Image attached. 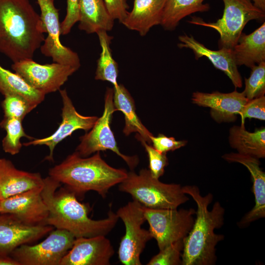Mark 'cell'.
<instances>
[{"mask_svg": "<svg viewBox=\"0 0 265 265\" xmlns=\"http://www.w3.org/2000/svg\"><path fill=\"white\" fill-rule=\"evenodd\" d=\"M60 185L50 176L44 179L41 195L48 211V225L67 230L76 238L106 236L113 229L119 217L111 209L106 218L92 219L74 192L64 188L56 191Z\"/></svg>", "mask_w": 265, "mask_h": 265, "instance_id": "cell-1", "label": "cell"}, {"mask_svg": "<svg viewBox=\"0 0 265 265\" xmlns=\"http://www.w3.org/2000/svg\"><path fill=\"white\" fill-rule=\"evenodd\" d=\"M44 33V24L28 0H0V53L13 63L32 59Z\"/></svg>", "mask_w": 265, "mask_h": 265, "instance_id": "cell-2", "label": "cell"}, {"mask_svg": "<svg viewBox=\"0 0 265 265\" xmlns=\"http://www.w3.org/2000/svg\"><path fill=\"white\" fill-rule=\"evenodd\" d=\"M184 192L190 196L197 206L196 218L191 229L183 239L182 265H213L216 263V246L224 236L214 233L224 224L225 209L219 202L212 208L208 207L213 195L209 193L203 196L194 185L183 186Z\"/></svg>", "mask_w": 265, "mask_h": 265, "instance_id": "cell-3", "label": "cell"}, {"mask_svg": "<svg viewBox=\"0 0 265 265\" xmlns=\"http://www.w3.org/2000/svg\"><path fill=\"white\" fill-rule=\"evenodd\" d=\"M100 152L84 158L75 152L51 168L49 176L65 185L77 197L93 190L105 198L111 187L126 178L128 172L110 166L102 158Z\"/></svg>", "mask_w": 265, "mask_h": 265, "instance_id": "cell-4", "label": "cell"}, {"mask_svg": "<svg viewBox=\"0 0 265 265\" xmlns=\"http://www.w3.org/2000/svg\"><path fill=\"white\" fill-rule=\"evenodd\" d=\"M119 189L129 193L133 200L149 209H177L189 200L181 185L162 183L146 168L138 174L128 172L126 178L119 184Z\"/></svg>", "mask_w": 265, "mask_h": 265, "instance_id": "cell-5", "label": "cell"}, {"mask_svg": "<svg viewBox=\"0 0 265 265\" xmlns=\"http://www.w3.org/2000/svg\"><path fill=\"white\" fill-rule=\"evenodd\" d=\"M222 0L224 5L223 15L216 22L207 23L193 17L188 22L214 29L220 35L219 47L233 49L246 24L253 20H263L265 12L256 7L251 0Z\"/></svg>", "mask_w": 265, "mask_h": 265, "instance_id": "cell-6", "label": "cell"}, {"mask_svg": "<svg viewBox=\"0 0 265 265\" xmlns=\"http://www.w3.org/2000/svg\"><path fill=\"white\" fill-rule=\"evenodd\" d=\"M144 212L149 231L159 250L187 235L193 225L196 212L192 208L154 209L144 207Z\"/></svg>", "mask_w": 265, "mask_h": 265, "instance_id": "cell-7", "label": "cell"}, {"mask_svg": "<svg viewBox=\"0 0 265 265\" xmlns=\"http://www.w3.org/2000/svg\"><path fill=\"white\" fill-rule=\"evenodd\" d=\"M115 111L113 89L107 88L103 115L98 118L89 132L80 137V143L75 152L82 157H87L98 151L110 150L121 158L132 170L137 165L139 159L136 156H128L123 154L117 146L110 128L112 114Z\"/></svg>", "mask_w": 265, "mask_h": 265, "instance_id": "cell-8", "label": "cell"}, {"mask_svg": "<svg viewBox=\"0 0 265 265\" xmlns=\"http://www.w3.org/2000/svg\"><path fill=\"white\" fill-rule=\"evenodd\" d=\"M125 226L118 254L124 265H141L140 255L152 237L149 230L142 228L146 221L144 207L136 201L129 202L116 212Z\"/></svg>", "mask_w": 265, "mask_h": 265, "instance_id": "cell-9", "label": "cell"}, {"mask_svg": "<svg viewBox=\"0 0 265 265\" xmlns=\"http://www.w3.org/2000/svg\"><path fill=\"white\" fill-rule=\"evenodd\" d=\"M76 238L70 232L56 229L40 243L21 245L9 255L20 265H59L73 246Z\"/></svg>", "mask_w": 265, "mask_h": 265, "instance_id": "cell-10", "label": "cell"}, {"mask_svg": "<svg viewBox=\"0 0 265 265\" xmlns=\"http://www.w3.org/2000/svg\"><path fill=\"white\" fill-rule=\"evenodd\" d=\"M11 67L29 85L45 95L59 90L68 78L78 70L72 66L56 62L39 64L32 59L14 62Z\"/></svg>", "mask_w": 265, "mask_h": 265, "instance_id": "cell-11", "label": "cell"}, {"mask_svg": "<svg viewBox=\"0 0 265 265\" xmlns=\"http://www.w3.org/2000/svg\"><path fill=\"white\" fill-rule=\"evenodd\" d=\"M40 9V18L48 35L40 47L41 53L51 57L53 62L69 65L77 68L80 66L78 53L63 45L60 40V23L58 9L54 0H36Z\"/></svg>", "mask_w": 265, "mask_h": 265, "instance_id": "cell-12", "label": "cell"}, {"mask_svg": "<svg viewBox=\"0 0 265 265\" xmlns=\"http://www.w3.org/2000/svg\"><path fill=\"white\" fill-rule=\"evenodd\" d=\"M62 102V121L56 131L51 135L41 139H34L24 143V146L45 145L50 150L49 155L46 160L53 161V151L55 146L77 130L85 132L91 130L98 118L97 116H85L78 113L68 96L66 89H59Z\"/></svg>", "mask_w": 265, "mask_h": 265, "instance_id": "cell-13", "label": "cell"}, {"mask_svg": "<svg viewBox=\"0 0 265 265\" xmlns=\"http://www.w3.org/2000/svg\"><path fill=\"white\" fill-rule=\"evenodd\" d=\"M42 188L31 189L1 200L0 213L12 214L29 225H48V211L42 197Z\"/></svg>", "mask_w": 265, "mask_h": 265, "instance_id": "cell-14", "label": "cell"}, {"mask_svg": "<svg viewBox=\"0 0 265 265\" xmlns=\"http://www.w3.org/2000/svg\"><path fill=\"white\" fill-rule=\"evenodd\" d=\"M114 254L113 247L106 236L78 238L59 265H109Z\"/></svg>", "mask_w": 265, "mask_h": 265, "instance_id": "cell-15", "label": "cell"}, {"mask_svg": "<svg viewBox=\"0 0 265 265\" xmlns=\"http://www.w3.org/2000/svg\"><path fill=\"white\" fill-rule=\"evenodd\" d=\"M53 229L49 225H29L12 214H1L0 255H9L18 247L39 239Z\"/></svg>", "mask_w": 265, "mask_h": 265, "instance_id": "cell-16", "label": "cell"}, {"mask_svg": "<svg viewBox=\"0 0 265 265\" xmlns=\"http://www.w3.org/2000/svg\"><path fill=\"white\" fill-rule=\"evenodd\" d=\"M248 101L243 92L236 90L226 93L196 91L191 97L193 104L210 108L212 118L219 123L235 121Z\"/></svg>", "mask_w": 265, "mask_h": 265, "instance_id": "cell-17", "label": "cell"}, {"mask_svg": "<svg viewBox=\"0 0 265 265\" xmlns=\"http://www.w3.org/2000/svg\"><path fill=\"white\" fill-rule=\"evenodd\" d=\"M222 158L229 162H238L245 166L249 171L253 183L252 190L255 205L238 223L239 227L247 226L251 222L265 216V173L261 168L258 159L238 153L224 155Z\"/></svg>", "mask_w": 265, "mask_h": 265, "instance_id": "cell-18", "label": "cell"}, {"mask_svg": "<svg viewBox=\"0 0 265 265\" xmlns=\"http://www.w3.org/2000/svg\"><path fill=\"white\" fill-rule=\"evenodd\" d=\"M180 48H187L192 51L195 58L207 57L215 68L223 72L231 80L235 88H241L242 79L234 58L233 49L221 48L212 50L196 40L192 35L185 34L179 36Z\"/></svg>", "mask_w": 265, "mask_h": 265, "instance_id": "cell-19", "label": "cell"}, {"mask_svg": "<svg viewBox=\"0 0 265 265\" xmlns=\"http://www.w3.org/2000/svg\"><path fill=\"white\" fill-rule=\"evenodd\" d=\"M43 186L44 179L39 173L18 170L10 160L0 158V201Z\"/></svg>", "mask_w": 265, "mask_h": 265, "instance_id": "cell-20", "label": "cell"}, {"mask_svg": "<svg viewBox=\"0 0 265 265\" xmlns=\"http://www.w3.org/2000/svg\"><path fill=\"white\" fill-rule=\"evenodd\" d=\"M166 0H134L133 6L122 24L144 36L155 26L160 25Z\"/></svg>", "mask_w": 265, "mask_h": 265, "instance_id": "cell-21", "label": "cell"}, {"mask_svg": "<svg viewBox=\"0 0 265 265\" xmlns=\"http://www.w3.org/2000/svg\"><path fill=\"white\" fill-rule=\"evenodd\" d=\"M233 52L237 66L251 68L265 61V23L249 34L242 32Z\"/></svg>", "mask_w": 265, "mask_h": 265, "instance_id": "cell-22", "label": "cell"}, {"mask_svg": "<svg viewBox=\"0 0 265 265\" xmlns=\"http://www.w3.org/2000/svg\"><path fill=\"white\" fill-rule=\"evenodd\" d=\"M113 103L115 110H120L124 115L125 126L123 133L129 135L137 133L136 138L151 144L150 137L153 134L143 125L135 112L134 101L129 92L122 84L113 88Z\"/></svg>", "mask_w": 265, "mask_h": 265, "instance_id": "cell-23", "label": "cell"}, {"mask_svg": "<svg viewBox=\"0 0 265 265\" xmlns=\"http://www.w3.org/2000/svg\"><path fill=\"white\" fill-rule=\"evenodd\" d=\"M79 6L80 30L92 34L100 30L109 31L112 29L114 20L104 0H79Z\"/></svg>", "mask_w": 265, "mask_h": 265, "instance_id": "cell-24", "label": "cell"}, {"mask_svg": "<svg viewBox=\"0 0 265 265\" xmlns=\"http://www.w3.org/2000/svg\"><path fill=\"white\" fill-rule=\"evenodd\" d=\"M229 143L238 153L258 159L265 157V129L247 131L244 124L234 126L229 130Z\"/></svg>", "mask_w": 265, "mask_h": 265, "instance_id": "cell-25", "label": "cell"}, {"mask_svg": "<svg viewBox=\"0 0 265 265\" xmlns=\"http://www.w3.org/2000/svg\"><path fill=\"white\" fill-rule=\"evenodd\" d=\"M205 0H166L160 25L166 30H172L180 21L186 16L197 12H205L210 9Z\"/></svg>", "mask_w": 265, "mask_h": 265, "instance_id": "cell-26", "label": "cell"}, {"mask_svg": "<svg viewBox=\"0 0 265 265\" xmlns=\"http://www.w3.org/2000/svg\"><path fill=\"white\" fill-rule=\"evenodd\" d=\"M0 93L4 96L19 95L38 105L45 99V94L29 85L20 75L2 67L0 64Z\"/></svg>", "mask_w": 265, "mask_h": 265, "instance_id": "cell-27", "label": "cell"}, {"mask_svg": "<svg viewBox=\"0 0 265 265\" xmlns=\"http://www.w3.org/2000/svg\"><path fill=\"white\" fill-rule=\"evenodd\" d=\"M101 48L100 57L97 60L95 79L96 80L106 81L117 86L118 66L112 57L110 47L113 37L107 34V31L100 30L96 32Z\"/></svg>", "mask_w": 265, "mask_h": 265, "instance_id": "cell-28", "label": "cell"}, {"mask_svg": "<svg viewBox=\"0 0 265 265\" xmlns=\"http://www.w3.org/2000/svg\"><path fill=\"white\" fill-rule=\"evenodd\" d=\"M22 120L12 117H4L0 126L6 131V134L2 140V147L5 153L14 155L18 154L22 147V137L33 138L27 135L23 127Z\"/></svg>", "mask_w": 265, "mask_h": 265, "instance_id": "cell-29", "label": "cell"}, {"mask_svg": "<svg viewBox=\"0 0 265 265\" xmlns=\"http://www.w3.org/2000/svg\"><path fill=\"white\" fill-rule=\"evenodd\" d=\"M37 106L24 97L16 94L4 96V99L1 102L4 117L15 118L21 120Z\"/></svg>", "mask_w": 265, "mask_h": 265, "instance_id": "cell-30", "label": "cell"}, {"mask_svg": "<svg viewBox=\"0 0 265 265\" xmlns=\"http://www.w3.org/2000/svg\"><path fill=\"white\" fill-rule=\"evenodd\" d=\"M248 78H245L243 91L248 100L264 96L265 93V61L251 67Z\"/></svg>", "mask_w": 265, "mask_h": 265, "instance_id": "cell-31", "label": "cell"}, {"mask_svg": "<svg viewBox=\"0 0 265 265\" xmlns=\"http://www.w3.org/2000/svg\"><path fill=\"white\" fill-rule=\"evenodd\" d=\"M183 239L178 240L159 250L147 264L148 265H182Z\"/></svg>", "mask_w": 265, "mask_h": 265, "instance_id": "cell-32", "label": "cell"}, {"mask_svg": "<svg viewBox=\"0 0 265 265\" xmlns=\"http://www.w3.org/2000/svg\"><path fill=\"white\" fill-rule=\"evenodd\" d=\"M139 141L148 154L151 174L154 178L159 179L163 175L165 167L168 164L166 153L159 152L143 140Z\"/></svg>", "mask_w": 265, "mask_h": 265, "instance_id": "cell-33", "label": "cell"}, {"mask_svg": "<svg viewBox=\"0 0 265 265\" xmlns=\"http://www.w3.org/2000/svg\"><path fill=\"white\" fill-rule=\"evenodd\" d=\"M241 124H244L245 118H254L265 120V97L263 96L248 100L244 106L239 115Z\"/></svg>", "mask_w": 265, "mask_h": 265, "instance_id": "cell-34", "label": "cell"}, {"mask_svg": "<svg viewBox=\"0 0 265 265\" xmlns=\"http://www.w3.org/2000/svg\"><path fill=\"white\" fill-rule=\"evenodd\" d=\"M150 138L153 147L159 152L165 153L184 147L187 143L186 140H177L173 137H168L160 133L157 136L153 135Z\"/></svg>", "mask_w": 265, "mask_h": 265, "instance_id": "cell-35", "label": "cell"}, {"mask_svg": "<svg viewBox=\"0 0 265 265\" xmlns=\"http://www.w3.org/2000/svg\"><path fill=\"white\" fill-rule=\"evenodd\" d=\"M79 0H67L66 14L60 23L61 35L70 33L74 25L79 20Z\"/></svg>", "mask_w": 265, "mask_h": 265, "instance_id": "cell-36", "label": "cell"}, {"mask_svg": "<svg viewBox=\"0 0 265 265\" xmlns=\"http://www.w3.org/2000/svg\"><path fill=\"white\" fill-rule=\"evenodd\" d=\"M110 15L121 24L127 17L129 7L126 0H104Z\"/></svg>", "mask_w": 265, "mask_h": 265, "instance_id": "cell-37", "label": "cell"}, {"mask_svg": "<svg viewBox=\"0 0 265 265\" xmlns=\"http://www.w3.org/2000/svg\"><path fill=\"white\" fill-rule=\"evenodd\" d=\"M0 265H20V264L9 255H0Z\"/></svg>", "mask_w": 265, "mask_h": 265, "instance_id": "cell-38", "label": "cell"}, {"mask_svg": "<svg viewBox=\"0 0 265 265\" xmlns=\"http://www.w3.org/2000/svg\"><path fill=\"white\" fill-rule=\"evenodd\" d=\"M254 5L265 12V0H251Z\"/></svg>", "mask_w": 265, "mask_h": 265, "instance_id": "cell-39", "label": "cell"}, {"mask_svg": "<svg viewBox=\"0 0 265 265\" xmlns=\"http://www.w3.org/2000/svg\"></svg>", "mask_w": 265, "mask_h": 265, "instance_id": "cell-40", "label": "cell"}]
</instances>
